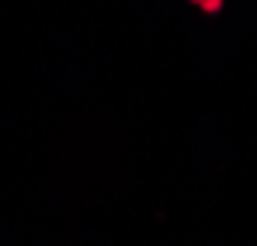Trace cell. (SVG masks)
<instances>
[{"label": "cell", "instance_id": "cell-1", "mask_svg": "<svg viewBox=\"0 0 257 246\" xmlns=\"http://www.w3.org/2000/svg\"><path fill=\"white\" fill-rule=\"evenodd\" d=\"M184 4H191V7H195V11H202L205 18L222 14V7H226V0H184Z\"/></svg>", "mask_w": 257, "mask_h": 246}]
</instances>
